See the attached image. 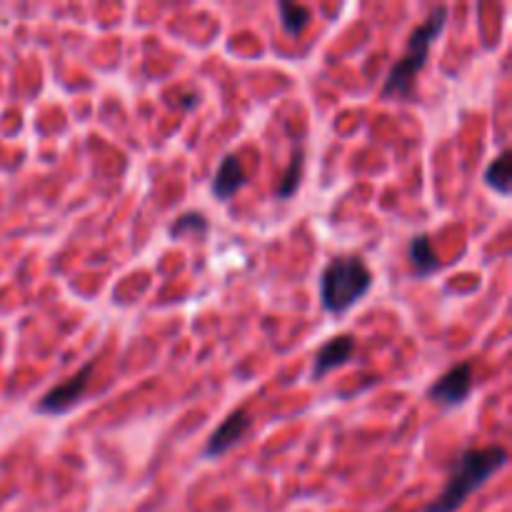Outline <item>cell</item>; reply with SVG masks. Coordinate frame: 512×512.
Returning <instances> with one entry per match:
<instances>
[{"instance_id": "cell-12", "label": "cell", "mask_w": 512, "mask_h": 512, "mask_svg": "<svg viewBox=\"0 0 512 512\" xmlns=\"http://www.w3.org/2000/svg\"><path fill=\"white\" fill-rule=\"evenodd\" d=\"M278 10H280V20H283V28L288 30L290 35H300L305 28H308L310 20H313L310 8H305V5L300 3H280Z\"/></svg>"}, {"instance_id": "cell-11", "label": "cell", "mask_w": 512, "mask_h": 512, "mask_svg": "<svg viewBox=\"0 0 512 512\" xmlns=\"http://www.w3.org/2000/svg\"><path fill=\"white\" fill-rule=\"evenodd\" d=\"M303 148H295V153H293V158H290V165H288V170H285V175H283V180H280V185H278V190H275V195H278L280 200H285V198H293L295 193H298V188H300V180H303Z\"/></svg>"}, {"instance_id": "cell-1", "label": "cell", "mask_w": 512, "mask_h": 512, "mask_svg": "<svg viewBox=\"0 0 512 512\" xmlns=\"http://www.w3.org/2000/svg\"><path fill=\"white\" fill-rule=\"evenodd\" d=\"M505 463H508V450L500 448V445L468 448L455 460L443 493L423 512H458L470 495L478 493L495 473L505 468Z\"/></svg>"}, {"instance_id": "cell-5", "label": "cell", "mask_w": 512, "mask_h": 512, "mask_svg": "<svg viewBox=\"0 0 512 512\" xmlns=\"http://www.w3.org/2000/svg\"><path fill=\"white\" fill-rule=\"evenodd\" d=\"M470 393H473V365L458 363L440 375L438 383L428 390V398L445 408H458L470 398Z\"/></svg>"}, {"instance_id": "cell-10", "label": "cell", "mask_w": 512, "mask_h": 512, "mask_svg": "<svg viewBox=\"0 0 512 512\" xmlns=\"http://www.w3.org/2000/svg\"><path fill=\"white\" fill-rule=\"evenodd\" d=\"M483 178H485V183L495 190V193L503 195V198H508L510 195V153L508 150H503V153H500L498 158H495L493 163L485 168Z\"/></svg>"}, {"instance_id": "cell-13", "label": "cell", "mask_w": 512, "mask_h": 512, "mask_svg": "<svg viewBox=\"0 0 512 512\" xmlns=\"http://www.w3.org/2000/svg\"><path fill=\"white\" fill-rule=\"evenodd\" d=\"M190 233L193 235L208 233V218H205L203 213H198V210H195V213H183L173 225H170V230H168V235L173 240L185 238V235H190Z\"/></svg>"}, {"instance_id": "cell-4", "label": "cell", "mask_w": 512, "mask_h": 512, "mask_svg": "<svg viewBox=\"0 0 512 512\" xmlns=\"http://www.w3.org/2000/svg\"><path fill=\"white\" fill-rule=\"evenodd\" d=\"M95 363H85L83 368L75 375H70L68 380H63L60 385H53L48 393H43V398L35 405V413L40 415H65L85 398L90 385V375H93Z\"/></svg>"}, {"instance_id": "cell-9", "label": "cell", "mask_w": 512, "mask_h": 512, "mask_svg": "<svg viewBox=\"0 0 512 512\" xmlns=\"http://www.w3.org/2000/svg\"><path fill=\"white\" fill-rule=\"evenodd\" d=\"M408 260H410V268H413L415 278H428V275L438 273L440 270V260L438 253L433 248V240L430 235L420 233L410 240L408 245Z\"/></svg>"}, {"instance_id": "cell-6", "label": "cell", "mask_w": 512, "mask_h": 512, "mask_svg": "<svg viewBox=\"0 0 512 512\" xmlns=\"http://www.w3.org/2000/svg\"><path fill=\"white\" fill-rule=\"evenodd\" d=\"M250 428H253V418H250L248 410L245 408L233 410V413H230L228 418L213 430V435H210L208 443H205L203 448V458L205 460L223 458L225 453H230V450H233L235 445L250 433Z\"/></svg>"}, {"instance_id": "cell-8", "label": "cell", "mask_w": 512, "mask_h": 512, "mask_svg": "<svg viewBox=\"0 0 512 512\" xmlns=\"http://www.w3.org/2000/svg\"><path fill=\"white\" fill-rule=\"evenodd\" d=\"M245 183H248V173H245L243 163L238 160V155L228 153L220 160L218 170H215L213 195L220 203H228L230 198H235L245 188Z\"/></svg>"}, {"instance_id": "cell-3", "label": "cell", "mask_w": 512, "mask_h": 512, "mask_svg": "<svg viewBox=\"0 0 512 512\" xmlns=\"http://www.w3.org/2000/svg\"><path fill=\"white\" fill-rule=\"evenodd\" d=\"M373 288V273L358 255H338L320 273V303L330 315L348 313Z\"/></svg>"}, {"instance_id": "cell-2", "label": "cell", "mask_w": 512, "mask_h": 512, "mask_svg": "<svg viewBox=\"0 0 512 512\" xmlns=\"http://www.w3.org/2000/svg\"><path fill=\"white\" fill-rule=\"evenodd\" d=\"M450 10L445 5L435 8L433 13L425 18L423 25L410 33L408 48L400 55L398 63L388 70L383 83V98L385 100H408L413 98L415 83H418L420 70L428 63L430 48H433L435 40L440 38V33L445 30V23H448Z\"/></svg>"}, {"instance_id": "cell-7", "label": "cell", "mask_w": 512, "mask_h": 512, "mask_svg": "<svg viewBox=\"0 0 512 512\" xmlns=\"http://www.w3.org/2000/svg\"><path fill=\"white\" fill-rule=\"evenodd\" d=\"M355 353V338L353 335H335L328 343L320 345V350L313 358V380H323L325 375L333 370L348 365V360Z\"/></svg>"}]
</instances>
